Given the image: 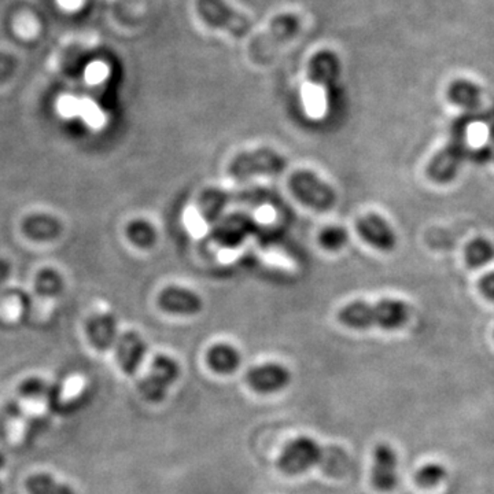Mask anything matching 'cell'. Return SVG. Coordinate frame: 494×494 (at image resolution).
Wrapping results in <instances>:
<instances>
[{"instance_id": "obj_6", "label": "cell", "mask_w": 494, "mask_h": 494, "mask_svg": "<svg viewBox=\"0 0 494 494\" xmlns=\"http://www.w3.org/2000/svg\"><path fill=\"white\" fill-rule=\"evenodd\" d=\"M180 373V365L175 358L167 355H156L148 376L138 385V390L149 403H161L167 398L172 385L178 382Z\"/></svg>"}, {"instance_id": "obj_12", "label": "cell", "mask_w": 494, "mask_h": 494, "mask_svg": "<svg viewBox=\"0 0 494 494\" xmlns=\"http://www.w3.org/2000/svg\"><path fill=\"white\" fill-rule=\"evenodd\" d=\"M355 228H357L358 235L366 243L376 247L378 251L392 252L397 243L395 231L390 227L389 222L379 214L369 213L360 217Z\"/></svg>"}, {"instance_id": "obj_24", "label": "cell", "mask_w": 494, "mask_h": 494, "mask_svg": "<svg viewBox=\"0 0 494 494\" xmlns=\"http://www.w3.org/2000/svg\"><path fill=\"white\" fill-rule=\"evenodd\" d=\"M46 392V384L40 381H31L24 386L26 396H42Z\"/></svg>"}, {"instance_id": "obj_4", "label": "cell", "mask_w": 494, "mask_h": 494, "mask_svg": "<svg viewBox=\"0 0 494 494\" xmlns=\"http://www.w3.org/2000/svg\"><path fill=\"white\" fill-rule=\"evenodd\" d=\"M195 10L206 26L227 32L235 39H243L253 28L249 17L227 4V0H195Z\"/></svg>"}, {"instance_id": "obj_16", "label": "cell", "mask_w": 494, "mask_h": 494, "mask_svg": "<svg viewBox=\"0 0 494 494\" xmlns=\"http://www.w3.org/2000/svg\"><path fill=\"white\" fill-rule=\"evenodd\" d=\"M241 353L230 344H216L208 350L206 363L219 376H230L241 365Z\"/></svg>"}, {"instance_id": "obj_19", "label": "cell", "mask_w": 494, "mask_h": 494, "mask_svg": "<svg viewBox=\"0 0 494 494\" xmlns=\"http://www.w3.org/2000/svg\"><path fill=\"white\" fill-rule=\"evenodd\" d=\"M494 259V246L486 239L469 242L466 249V262L469 268H480Z\"/></svg>"}, {"instance_id": "obj_17", "label": "cell", "mask_w": 494, "mask_h": 494, "mask_svg": "<svg viewBox=\"0 0 494 494\" xmlns=\"http://www.w3.org/2000/svg\"><path fill=\"white\" fill-rule=\"evenodd\" d=\"M26 488L29 494H77L69 485L46 472L31 475L26 480Z\"/></svg>"}, {"instance_id": "obj_5", "label": "cell", "mask_w": 494, "mask_h": 494, "mask_svg": "<svg viewBox=\"0 0 494 494\" xmlns=\"http://www.w3.org/2000/svg\"><path fill=\"white\" fill-rule=\"evenodd\" d=\"M289 187L300 202L314 211H327L336 203L335 190L311 170H301L293 173Z\"/></svg>"}, {"instance_id": "obj_14", "label": "cell", "mask_w": 494, "mask_h": 494, "mask_svg": "<svg viewBox=\"0 0 494 494\" xmlns=\"http://www.w3.org/2000/svg\"><path fill=\"white\" fill-rule=\"evenodd\" d=\"M157 304L167 314L195 316L203 309V301L197 293L184 287L170 286L162 290Z\"/></svg>"}, {"instance_id": "obj_21", "label": "cell", "mask_w": 494, "mask_h": 494, "mask_svg": "<svg viewBox=\"0 0 494 494\" xmlns=\"http://www.w3.org/2000/svg\"><path fill=\"white\" fill-rule=\"evenodd\" d=\"M449 98L456 105L474 108L479 100V89L474 84L458 81L450 88Z\"/></svg>"}, {"instance_id": "obj_11", "label": "cell", "mask_w": 494, "mask_h": 494, "mask_svg": "<svg viewBox=\"0 0 494 494\" xmlns=\"http://www.w3.org/2000/svg\"><path fill=\"white\" fill-rule=\"evenodd\" d=\"M371 482L374 488L382 493L395 490L400 482L398 475V455L389 444L376 445L374 450L373 472Z\"/></svg>"}, {"instance_id": "obj_9", "label": "cell", "mask_w": 494, "mask_h": 494, "mask_svg": "<svg viewBox=\"0 0 494 494\" xmlns=\"http://www.w3.org/2000/svg\"><path fill=\"white\" fill-rule=\"evenodd\" d=\"M466 153L464 134H458L431 160L427 176L436 183H448L455 178Z\"/></svg>"}, {"instance_id": "obj_1", "label": "cell", "mask_w": 494, "mask_h": 494, "mask_svg": "<svg viewBox=\"0 0 494 494\" xmlns=\"http://www.w3.org/2000/svg\"><path fill=\"white\" fill-rule=\"evenodd\" d=\"M411 314V306L400 300H382L374 304L355 301L338 312V322L355 330L371 327L395 330L407 324Z\"/></svg>"}, {"instance_id": "obj_18", "label": "cell", "mask_w": 494, "mask_h": 494, "mask_svg": "<svg viewBox=\"0 0 494 494\" xmlns=\"http://www.w3.org/2000/svg\"><path fill=\"white\" fill-rule=\"evenodd\" d=\"M127 236L129 242L139 249H150L156 244L157 231L151 222L137 219L127 225Z\"/></svg>"}, {"instance_id": "obj_20", "label": "cell", "mask_w": 494, "mask_h": 494, "mask_svg": "<svg viewBox=\"0 0 494 494\" xmlns=\"http://www.w3.org/2000/svg\"><path fill=\"white\" fill-rule=\"evenodd\" d=\"M448 478L447 467L439 463H428L420 467L415 474V480L420 488L433 489L445 482Z\"/></svg>"}, {"instance_id": "obj_10", "label": "cell", "mask_w": 494, "mask_h": 494, "mask_svg": "<svg viewBox=\"0 0 494 494\" xmlns=\"http://www.w3.org/2000/svg\"><path fill=\"white\" fill-rule=\"evenodd\" d=\"M246 382L254 392L273 395L289 386L292 382V373L282 364H260L247 371Z\"/></svg>"}, {"instance_id": "obj_3", "label": "cell", "mask_w": 494, "mask_h": 494, "mask_svg": "<svg viewBox=\"0 0 494 494\" xmlns=\"http://www.w3.org/2000/svg\"><path fill=\"white\" fill-rule=\"evenodd\" d=\"M287 160L273 148H259L233 157L228 165V175L236 181L256 176H273L283 172Z\"/></svg>"}, {"instance_id": "obj_23", "label": "cell", "mask_w": 494, "mask_h": 494, "mask_svg": "<svg viewBox=\"0 0 494 494\" xmlns=\"http://www.w3.org/2000/svg\"><path fill=\"white\" fill-rule=\"evenodd\" d=\"M479 290L488 300L494 301V273H488L480 279Z\"/></svg>"}, {"instance_id": "obj_8", "label": "cell", "mask_w": 494, "mask_h": 494, "mask_svg": "<svg viewBox=\"0 0 494 494\" xmlns=\"http://www.w3.org/2000/svg\"><path fill=\"white\" fill-rule=\"evenodd\" d=\"M338 72V62L334 54L328 51L317 53L308 65V88L305 89L306 105L314 114L322 110L319 100L322 99V91L330 86L331 81Z\"/></svg>"}, {"instance_id": "obj_7", "label": "cell", "mask_w": 494, "mask_h": 494, "mask_svg": "<svg viewBox=\"0 0 494 494\" xmlns=\"http://www.w3.org/2000/svg\"><path fill=\"white\" fill-rule=\"evenodd\" d=\"M324 458V449L316 439L301 436L292 439L282 450L278 467L283 474L301 475L319 466Z\"/></svg>"}, {"instance_id": "obj_13", "label": "cell", "mask_w": 494, "mask_h": 494, "mask_svg": "<svg viewBox=\"0 0 494 494\" xmlns=\"http://www.w3.org/2000/svg\"><path fill=\"white\" fill-rule=\"evenodd\" d=\"M114 346L119 368L129 376H135L148 353L145 339L137 331H126L118 336Z\"/></svg>"}, {"instance_id": "obj_2", "label": "cell", "mask_w": 494, "mask_h": 494, "mask_svg": "<svg viewBox=\"0 0 494 494\" xmlns=\"http://www.w3.org/2000/svg\"><path fill=\"white\" fill-rule=\"evenodd\" d=\"M301 29L300 18L292 13L276 15L264 32L252 40L249 56L256 64H265L276 56L283 46L297 36Z\"/></svg>"}, {"instance_id": "obj_26", "label": "cell", "mask_w": 494, "mask_h": 494, "mask_svg": "<svg viewBox=\"0 0 494 494\" xmlns=\"http://www.w3.org/2000/svg\"><path fill=\"white\" fill-rule=\"evenodd\" d=\"M2 490H4V489H2V485H0V494H2Z\"/></svg>"}, {"instance_id": "obj_15", "label": "cell", "mask_w": 494, "mask_h": 494, "mask_svg": "<svg viewBox=\"0 0 494 494\" xmlns=\"http://www.w3.org/2000/svg\"><path fill=\"white\" fill-rule=\"evenodd\" d=\"M87 334L92 346L98 350H108L116 345L118 339L117 334V319L113 314H97L89 319L87 324Z\"/></svg>"}, {"instance_id": "obj_22", "label": "cell", "mask_w": 494, "mask_h": 494, "mask_svg": "<svg viewBox=\"0 0 494 494\" xmlns=\"http://www.w3.org/2000/svg\"><path fill=\"white\" fill-rule=\"evenodd\" d=\"M319 242L327 251H339L347 242V233L341 227H327L320 232Z\"/></svg>"}, {"instance_id": "obj_25", "label": "cell", "mask_w": 494, "mask_h": 494, "mask_svg": "<svg viewBox=\"0 0 494 494\" xmlns=\"http://www.w3.org/2000/svg\"><path fill=\"white\" fill-rule=\"evenodd\" d=\"M6 460H5V456L0 453V469L4 468Z\"/></svg>"}]
</instances>
